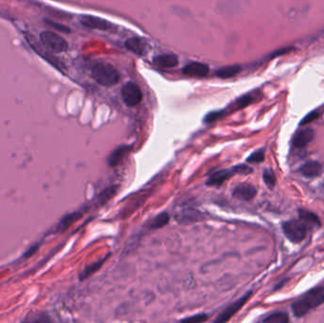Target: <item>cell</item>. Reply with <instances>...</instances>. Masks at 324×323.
<instances>
[{"label": "cell", "instance_id": "obj_7", "mask_svg": "<svg viewBox=\"0 0 324 323\" xmlns=\"http://www.w3.org/2000/svg\"><path fill=\"white\" fill-rule=\"evenodd\" d=\"M122 97L128 106H136L142 100V92L136 83H127L122 88Z\"/></svg>", "mask_w": 324, "mask_h": 323}, {"label": "cell", "instance_id": "obj_9", "mask_svg": "<svg viewBox=\"0 0 324 323\" xmlns=\"http://www.w3.org/2000/svg\"><path fill=\"white\" fill-rule=\"evenodd\" d=\"M256 188L249 184H241L232 191V196L241 201H251L256 196Z\"/></svg>", "mask_w": 324, "mask_h": 323}, {"label": "cell", "instance_id": "obj_14", "mask_svg": "<svg viewBox=\"0 0 324 323\" xmlns=\"http://www.w3.org/2000/svg\"><path fill=\"white\" fill-rule=\"evenodd\" d=\"M259 98V93L258 92H251V93L243 95L240 98H238L235 103L230 106L231 111H236L243 109L249 105H251L252 103H254L257 99Z\"/></svg>", "mask_w": 324, "mask_h": 323}, {"label": "cell", "instance_id": "obj_11", "mask_svg": "<svg viewBox=\"0 0 324 323\" xmlns=\"http://www.w3.org/2000/svg\"><path fill=\"white\" fill-rule=\"evenodd\" d=\"M182 71L189 76L194 77H205L209 73V66L205 64L198 62L190 63L186 65Z\"/></svg>", "mask_w": 324, "mask_h": 323}, {"label": "cell", "instance_id": "obj_22", "mask_svg": "<svg viewBox=\"0 0 324 323\" xmlns=\"http://www.w3.org/2000/svg\"><path fill=\"white\" fill-rule=\"evenodd\" d=\"M170 220V216L166 211L160 213L157 215L155 218L153 219V221L150 223L149 228L151 229H161L162 227L166 226Z\"/></svg>", "mask_w": 324, "mask_h": 323}, {"label": "cell", "instance_id": "obj_19", "mask_svg": "<svg viewBox=\"0 0 324 323\" xmlns=\"http://www.w3.org/2000/svg\"><path fill=\"white\" fill-rule=\"evenodd\" d=\"M126 47L130 52H134L137 55H142L145 51V44L139 38H129L126 42Z\"/></svg>", "mask_w": 324, "mask_h": 323}, {"label": "cell", "instance_id": "obj_3", "mask_svg": "<svg viewBox=\"0 0 324 323\" xmlns=\"http://www.w3.org/2000/svg\"><path fill=\"white\" fill-rule=\"evenodd\" d=\"M252 168L247 164H240L231 167L230 169H224L214 172L209 176L206 184L209 187H219L224 184L230 177L235 175H250L252 173Z\"/></svg>", "mask_w": 324, "mask_h": 323}, {"label": "cell", "instance_id": "obj_18", "mask_svg": "<svg viewBox=\"0 0 324 323\" xmlns=\"http://www.w3.org/2000/svg\"><path fill=\"white\" fill-rule=\"evenodd\" d=\"M242 70L239 65H226L223 67H220L216 71V76L219 77L221 79H229L231 77H234Z\"/></svg>", "mask_w": 324, "mask_h": 323}, {"label": "cell", "instance_id": "obj_13", "mask_svg": "<svg viewBox=\"0 0 324 323\" xmlns=\"http://www.w3.org/2000/svg\"><path fill=\"white\" fill-rule=\"evenodd\" d=\"M299 217L300 221H302L304 226L308 229L312 228H320L321 227V221L319 217L309 210L306 209H300L299 210Z\"/></svg>", "mask_w": 324, "mask_h": 323}, {"label": "cell", "instance_id": "obj_16", "mask_svg": "<svg viewBox=\"0 0 324 323\" xmlns=\"http://www.w3.org/2000/svg\"><path fill=\"white\" fill-rule=\"evenodd\" d=\"M154 63L157 66L162 68H172L178 64V57L175 54H162L154 59Z\"/></svg>", "mask_w": 324, "mask_h": 323}, {"label": "cell", "instance_id": "obj_27", "mask_svg": "<svg viewBox=\"0 0 324 323\" xmlns=\"http://www.w3.org/2000/svg\"><path fill=\"white\" fill-rule=\"evenodd\" d=\"M208 319H209V316L207 314H199V315L186 318V319L182 320L181 322H183V323H204Z\"/></svg>", "mask_w": 324, "mask_h": 323}, {"label": "cell", "instance_id": "obj_12", "mask_svg": "<svg viewBox=\"0 0 324 323\" xmlns=\"http://www.w3.org/2000/svg\"><path fill=\"white\" fill-rule=\"evenodd\" d=\"M131 145H121L117 147L115 150L111 152V154L108 156L107 163L110 167H115L123 160V158L129 153L131 150Z\"/></svg>", "mask_w": 324, "mask_h": 323}, {"label": "cell", "instance_id": "obj_10", "mask_svg": "<svg viewBox=\"0 0 324 323\" xmlns=\"http://www.w3.org/2000/svg\"><path fill=\"white\" fill-rule=\"evenodd\" d=\"M315 137V131L312 128H304L300 130L293 138V144L296 148H303L308 145Z\"/></svg>", "mask_w": 324, "mask_h": 323}, {"label": "cell", "instance_id": "obj_5", "mask_svg": "<svg viewBox=\"0 0 324 323\" xmlns=\"http://www.w3.org/2000/svg\"><path fill=\"white\" fill-rule=\"evenodd\" d=\"M282 230L287 239L293 243H301L306 236L307 228L300 220H290L282 224Z\"/></svg>", "mask_w": 324, "mask_h": 323}, {"label": "cell", "instance_id": "obj_26", "mask_svg": "<svg viewBox=\"0 0 324 323\" xmlns=\"http://www.w3.org/2000/svg\"><path fill=\"white\" fill-rule=\"evenodd\" d=\"M226 111L225 110H220V111H213L210 112L209 114L207 115L204 119V122L206 124H211L214 123L216 121H218L220 119H222L224 116H226Z\"/></svg>", "mask_w": 324, "mask_h": 323}, {"label": "cell", "instance_id": "obj_24", "mask_svg": "<svg viewBox=\"0 0 324 323\" xmlns=\"http://www.w3.org/2000/svg\"><path fill=\"white\" fill-rule=\"evenodd\" d=\"M262 178H263V182L265 183V185L267 186L268 189H273L276 185V176L275 173L273 172L271 169H265L263 171L262 174Z\"/></svg>", "mask_w": 324, "mask_h": 323}, {"label": "cell", "instance_id": "obj_28", "mask_svg": "<svg viewBox=\"0 0 324 323\" xmlns=\"http://www.w3.org/2000/svg\"><path fill=\"white\" fill-rule=\"evenodd\" d=\"M47 22L49 23L50 26H52L53 28L56 29L57 31H61V32H69V31H70L69 28H67V27L65 26V25H61V24L55 23V22H53V21L47 20Z\"/></svg>", "mask_w": 324, "mask_h": 323}, {"label": "cell", "instance_id": "obj_6", "mask_svg": "<svg viewBox=\"0 0 324 323\" xmlns=\"http://www.w3.org/2000/svg\"><path fill=\"white\" fill-rule=\"evenodd\" d=\"M251 296H252V292H248L239 300H237L236 302H232L224 311L220 313L219 316L215 319L214 323H223L229 322L230 319L248 302V301L251 299Z\"/></svg>", "mask_w": 324, "mask_h": 323}, {"label": "cell", "instance_id": "obj_20", "mask_svg": "<svg viewBox=\"0 0 324 323\" xmlns=\"http://www.w3.org/2000/svg\"><path fill=\"white\" fill-rule=\"evenodd\" d=\"M81 217H82V212H80V211H75V212L65 215L58 224L57 230L65 231V229H68L72 224H74L77 220H79Z\"/></svg>", "mask_w": 324, "mask_h": 323}, {"label": "cell", "instance_id": "obj_2", "mask_svg": "<svg viewBox=\"0 0 324 323\" xmlns=\"http://www.w3.org/2000/svg\"><path fill=\"white\" fill-rule=\"evenodd\" d=\"M91 73L95 81L104 86H113L120 82V73L108 63H97Z\"/></svg>", "mask_w": 324, "mask_h": 323}, {"label": "cell", "instance_id": "obj_8", "mask_svg": "<svg viewBox=\"0 0 324 323\" xmlns=\"http://www.w3.org/2000/svg\"><path fill=\"white\" fill-rule=\"evenodd\" d=\"M80 22L87 28L99 30V31H109L112 28V24L104 18L92 16V15H84L80 18Z\"/></svg>", "mask_w": 324, "mask_h": 323}, {"label": "cell", "instance_id": "obj_29", "mask_svg": "<svg viewBox=\"0 0 324 323\" xmlns=\"http://www.w3.org/2000/svg\"><path fill=\"white\" fill-rule=\"evenodd\" d=\"M318 117H319V113H318V112H316V111H315V112H312V113L307 115V116L304 118V120L302 122V125H307V124L313 122L314 120L317 119Z\"/></svg>", "mask_w": 324, "mask_h": 323}, {"label": "cell", "instance_id": "obj_1", "mask_svg": "<svg viewBox=\"0 0 324 323\" xmlns=\"http://www.w3.org/2000/svg\"><path fill=\"white\" fill-rule=\"evenodd\" d=\"M323 303H324V287H315L293 304V313L297 318H302Z\"/></svg>", "mask_w": 324, "mask_h": 323}, {"label": "cell", "instance_id": "obj_21", "mask_svg": "<svg viewBox=\"0 0 324 323\" xmlns=\"http://www.w3.org/2000/svg\"><path fill=\"white\" fill-rule=\"evenodd\" d=\"M118 188L117 186H112V187L106 188L96 198V203L99 206H103L107 201H109L111 198L113 197L117 193Z\"/></svg>", "mask_w": 324, "mask_h": 323}, {"label": "cell", "instance_id": "obj_15", "mask_svg": "<svg viewBox=\"0 0 324 323\" xmlns=\"http://www.w3.org/2000/svg\"><path fill=\"white\" fill-rule=\"evenodd\" d=\"M323 166L321 163L317 161H310L307 162L301 168V172L303 176L306 178H315L322 175L323 173Z\"/></svg>", "mask_w": 324, "mask_h": 323}, {"label": "cell", "instance_id": "obj_4", "mask_svg": "<svg viewBox=\"0 0 324 323\" xmlns=\"http://www.w3.org/2000/svg\"><path fill=\"white\" fill-rule=\"evenodd\" d=\"M40 41L46 49L55 53L66 52L68 49L67 42L53 31H43L40 34Z\"/></svg>", "mask_w": 324, "mask_h": 323}, {"label": "cell", "instance_id": "obj_23", "mask_svg": "<svg viewBox=\"0 0 324 323\" xmlns=\"http://www.w3.org/2000/svg\"><path fill=\"white\" fill-rule=\"evenodd\" d=\"M262 322L266 323H287L289 322V318L285 313L277 312L266 317Z\"/></svg>", "mask_w": 324, "mask_h": 323}, {"label": "cell", "instance_id": "obj_25", "mask_svg": "<svg viewBox=\"0 0 324 323\" xmlns=\"http://www.w3.org/2000/svg\"><path fill=\"white\" fill-rule=\"evenodd\" d=\"M263 159H264V150L260 149L254 153H252L251 156L248 157L247 162L251 163V164H257V163L262 162Z\"/></svg>", "mask_w": 324, "mask_h": 323}, {"label": "cell", "instance_id": "obj_17", "mask_svg": "<svg viewBox=\"0 0 324 323\" xmlns=\"http://www.w3.org/2000/svg\"><path fill=\"white\" fill-rule=\"evenodd\" d=\"M109 256H110V255L108 254V255L105 256L104 259L99 260L98 261H95V262H92V263L86 265L84 269L82 270V272L80 273V275H79L80 280H81V281H84L85 279H88L90 276H92L94 273H96L97 271L99 270V269L103 266V264L105 263V260L108 259Z\"/></svg>", "mask_w": 324, "mask_h": 323}]
</instances>
